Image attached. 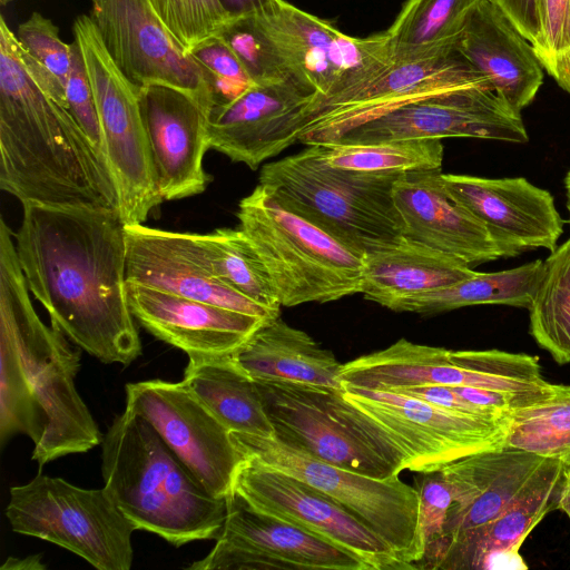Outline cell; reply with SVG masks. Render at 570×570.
I'll list each match as a JSON object with an SVG mask.
<instances>
[{"instance_id": "1", "label": "cell", "mask_w": 570, "mask_h": 570, "mask_svg": "<svg viewBox=\"0 0 570 570\" xmlns=\"http://www.w3.org/2000/svg\"><path fill=\"white\" fill-rule=\"evenodd\" d=\"M13 238L29 292L52 326L107 364L128 365L141 354L128 303L126 224L119 210L22 204Z\"/></svg>"}, {"instance_id": "2", "label": "cell", "mask_w": 570, "mask_h": 570, "mask_svg": "<svg viewBox=\"0 0 570 570\" xmlns=\"http://www.w3.org/2000/svg\"><path fill=\"white\" fill-rule=\"evenodd\" d=\"M0 187L21 204L119 210L107 161L71 115L63 87L0 16Z\"/></svg>"}, {"instance_id": "3", "label": "cell", "mask_w": 570, "mask_h": 570, "mask_svg": "<svg viewBox=\"0 0 570 570\" xmlns=\"http://www.w3.org/2000/svg\"><path fill=\"white\" fill-rule=\"evenodd\" d=\"M13 232L0 220V444L16 434L33 442L40 468L101 444L104 436L75 377L80 351L47 326L31 303Z\"/></svg>"}, {"instance_id": "4", "label": "cell", "mask_w": 570, "mask_h": 570, "mask_svg": "<svg viewBox=\"0 0 570 570\" xmlns=\"http://www.w3.org/2000/svg\"><path fill=\"white\" fill-rule=\"evenodd\" d=\"M101 446L104 487L136 530L175 547L219 537L227 498L210 494L146 419L126 407Z\"/></svg>"}, {"instance_id": "5", "label": "cell", "mask_w": 570, "mask_h": 570, "mask_svg": "<svg viewBox=\"0 0 570 570\" xmlns=\"http://www.w3.org/2000/svg\"><path fill=\"white\" fill-rule=\"evenodd\" d=\"M400 175L333 167L316 145H309L264 165L258 184L283 206L363 255L404 236L393 198Z\"/></svg>"}, {"instance_id": "6", "label": "cell", "mask_w": 570, "mask_h": 570, "mask_svg": "<svg viewBox=\"0 0 570 570\" xmlns=\"http://www.w3.org/2000/svg\"><path fill=\"white\" fill-rule=\"evenodd\" d=\"M237 217L282 306L361 293L363 255L283 206L265 186L258 184L240 200Z\"/></svg>"}, {"instance_id": "7", "label": "cell", "mask_w": 570, "mask_h": 570, "mask_svg": "<svg viewBox=\"0 0 570 570\" xmlns=\"http://www.w3.org/2000/svg\"><path fill=\"white\" fill-rule=\"evenodd\" d=\"M281 442L336 466L376 479L407 470V459L373 421L350 404L343 390L255 381Z\"/></svg>"}, {"instance_id": "8", "label": "cell", "mask_w": 570, "mask_h": 570, "mask_svg": "<svg viewBox=\"0 0 570 570\" xmlns=\"http://www.w3.org/2000/svg\"><path fill=\"white\" fill-rule=\"evenodd\" d=\"M243 455L291 474L345 508L381 537L412 569L423 559L425 544L420 527L416 488L394 475L376 479L316 459L275 436L230 433Z\"/></svg>"}, {"instance_id": "9", "label": "cell", "mask_w": 570, "mask_h": 570, "mask_svg": "<svg viewBox=\"0 0 570 570\" xmlns=\"http://www.w3.org/2000/svg\"><path fill=\"white\" fill-rule=\"evenodd\" d=\"M6 514L17 533L39 538L81 557L98 570H129L134 524L110 493L39 473L10 489Z\"/></svg>"}, {"instance_id": "10", "label": "cell", "mask_w": 570, "mask_h": 570, "mask_svg": "<svg viewBox=\"0 0 570 570\" xmlns=\"http://www.w3.org/2000/svg\"><path fill=\"white\" fill-rule=\"evenodd\" d=\"M342 384L386 391L409 385L471 386L538 399L553 383L537 356L500 350L453 351L401 338L342 364Z\"/></svg>"}, {"instance_id": "11", "label": "cell", "mask_w": 570, "mask_h": 570, "mask_svg": "<svg viewBox=\"0 0 570 570\" xmlns=\"http://www.w3.org/2000/svg\"><path fill=\"white\" fill-rule=\"evenodd\" d=\"M92 88L104 154L116 184L126 225L144 224L160 197L142 120L139 90L116 66L90 16L72 24Z\"/></svg>"}, {"instance_id": "12", "label": "cell", "mask_w": 570, "mask_h": 570, "mask_svg": "<svg viewBox=\"0 0 570 570\" xmlns=\"http://www.w3.org/2000/svg\"><path fill=\"white\" fill-rule=\"evenodd\" d=\"M257 14L295 82L315 94L309 119L362 88L393 62L385 31L351 37L285 0H273Z\"/></svg>"}, {"instance_id": "13", "label": "cell", "mask_w": 570, "mask_h": 570, "mask_svg": "<svg viewBox=\"0 0 570 570\" xmlns=\"http://www.w3.org/2000/svg\"><path fill=\"white\" fill-rule=\"evenodd\" d=\"M343 396L389 435L412 472L438 471L461 458L504 446L507 414L472 415L401 393L350 384H343Z\"/></svg>"}, {"instance_id": "14", "label": "cell", "mask_w": 570, "mask_h": 570, "mask_svg": "<svg viewBox=\"0 0 570 570\" xmlns=\"http://www.w3.org/2000/svg\"><path fill=\"white\" fill-rule=\"evenodd\" d=\"M479 138L524 144L520 112L492 88L470 86L430 94L385 109L345 130L331 144Z\"/></svg>"}, {"instance_id": "15", "label": "cell", "mask_w": 570, "mask_h": 570, "mask_svg": "<svg viewBox=\"0 0 570 570\" xmlns=\"http://www.w3.org/2000/svg\"><path fill=\"white\" fill-rule=\"evenodd\" d=\"M90 18L120 71L136 86L161 85L213 101L198 63L164 22L151 0H90Z\"/></svg>"}, {"instance_id": "16", "label": "cell", "mask_w": 570, "mask_h": 570, "mask_svg": "<svg viewBox=\"0 0 570 570\" xmlns=\"http://www.w3.org/2000/svg\"><path fill=\"white\" fill-rule=\"evenodd\" d=\"M232 491L253 508L352 553L367 570L412 569L345 508L291 474L243 458Z\"/></svg>"}, {"instance_id": "17", "label": "cell", "mask_w": 570, "mask_h": 570, "mask_svg": "<svg viewBox=\"0 0 570 570\" xmlns=\"http://www.w3.org/2000/svg\"><path fill=\"white\" fill-rule=\"evenodd\" d=\"M126 401V407L154 426L210 494H230L243 455L229 430L183 381L129 383Z\"/></svg>"}, {"instance_id": "18", "label": "cell", "mask_w": 570, "mask_h": 570, "mask_svg": "<svg viewBox=\"0 0 570 570\" xmlns=\"http://www.w3.org/2000/svg\"><path fill=\"white\" fill-rule=\"evenodd\" d=\"M216 544L190 570H367L355 556L230 492Z\"/></svg>"}, {"instance_id": "19", "label": "cell", "mask_w": 570, "mask_h": 570, "mask_svg": "<svg viewBox=\"0 0 570 570\" xmlns=\"http://www.w3.org/2000/svg\"><path fill=\"white\" fill-rule=\"evenodd\" d=\"M315 94L294 81L254 85L208 116V145L235 163L257 169L299 141Z\"/></svg>"}, {"instance_id": "20", "label": "cell", "mask_w": 570, "mask_h": 570, "mask_svg": "<svg viewBox=\"0 0 570 570\" xmlns=\"http://www.w3.org/2000/svg\"><path fill=\"white\" fill-rule=\"evenodd\" d=\"M470 86L492 88L458 49L422 59L396 60L362 88L314 114L299 142L328 145L345 130L393 106Z\"/></svg>"}, {"instance_id": "21", "label": "cell", "mask_w": 570, "mask_h": 570, "mask_svg": "<svg viewBox=\"0 0 570 570\" xmlns=\"http://www.w3.org/2000/svg\"><path fill=\"white\" fill-rule=\"evenodd\" d=\"M561 460L548 459L528 489L492 520L425 549L417 569H528L519 551L537 524L557 507Z\"/></svg>"}, {"instance_id": "22", "label": "cell", "mask_w": 570, "mask_h": 570, "mask_svg": "<svg viewBox=\"0 0 570 570\" xmlns=\"http://www.w3.org/2000/svg\"><path fill=\"white\" fill-rule=\"evenodd\" d=\"M139 102L163 200L205 191L210 181L203 166L209 114L187 94L161 85L140 87Z\"/></svg>"}, {"instance_id": "23", "label": "cell", "mask_w": 570, "mask_h": 570, "mask_svg": "<svg viewBox=\"0 0 570 570\" xmlns=\"http://www.w3.org/2000/svg\"><path fill=\"white\" fill-rule=\"evenodd\" d=\"M441 181L450 197L489 229L508 257L529 249L557 248L564 222L548 190L523 177L484 178L442 173Z\"/></svg>"}, {"instance_id": "24", "label": "cell", "mask_w": 570, "mask_h": 570, "mask_svg": "<svg viewBox=\"0 0 570 570\" xmlns=\"http://www.w3.org/2000/svg\"><path fill=\"white\" fill-rule=\"evenodd\" d=\"M127 282L219 305L266 321L278 314L223 283L210 269L193 233L126 225Z\"/></svg>"}, {"instance_id": "25", "label": "cell", "mask_w": 570, "mask_h": 570, "mask_svg": "<svg viewBox=\"0 0 570 570\" xmlns=\"http://www.w3.org/2000/svg\"><path fill=\"white\" fill-rule=\"evenodd\" d=\"M441 174V169L413 170L396 179L393 198L403 235L470 267L508 257L489 229L450 197Z\"/></svg>"}, {"instance_id": "26", "label": "cell", "mask_w": 570, "mask_h": 570, "mask_svg": "<svg viewBox=\"0 0 570 570\" xmlns=\"http://www.w3.org/2000/svg\"><path fill=\"white\" fill-rule=\"evenodd\" d=\"M130 311L149 333L188 356L237 351L266 320L127 282Z\"/></svg>"}, {"instance_id": "27", "label": "cell", "mask_w": 570, "mask_h": 570, "mask_svg": "<svg viewBox=\"0 0 570 570\" xmlns=\"http://www.w3.org/2000/svg\"><path fill=\"white\" fill-rule=\"evenodd\" d=\"M547 460L503 446L461 458L440 469L453 499L440 540L499 515L528 489Z\"/></svg>"}, {"instance_id": "28", "label": "cell", "mask_w": 570, "mask_h": 570, "mask_svg": "<svg viewBox=\"0 0 570 570\" xmlns=\"http://www.w3.org/2000/svg\"><path fill=\"white\" fill-rule=\"evenodd\" d=\"M456 49L518 112L532 102L543 82L532 46L491 0H479L472 8Z\"/></svg>"}, {"instance_id": "29", "label": "cell", "mask_w": 570, "mask_h": 570, "mask_svg": "<svg viewBox=\"0 0 570 570\" xmlns=\"http://www.w3.org/2000/svg\"><path fill=\"white\" fill-rule=\"evenodd\" d=\"M475 273L459 258L402 236L363 254L361 293L393 311L404 301Z\"/></svg>"}, {"instance_id": "30", "label": "cell", "mask_w": 570, "mask_h": 570, "mask_svg": "<svg viewBox=\"0 0 570 570\" xmlns=\"http://www.w3.org/2000/svg\"><path fill=\"white\" fill-rule=\"evenodd\" d=\"M232 355L254 381L343 390L335 355L279 316L259 326Z\"/></svg>"}, {"instance_id": "31", "label": "cell", "mask_w": 570, "mask_h": 570, "mask_svg": "<svg viewBox=\"0 0 570 570\" xmlns=\"http://www.w3.org/2000/svg\"><path fill=\"white\" fill-rule=\"evenodd\" d=\"M232 354L188 356L183 382L230 433L274 436L256 382Z\"/></svg>"}, {"instance_id": "32", "label": "cell", "mask_w": 570, "mask_h": 570, "mask_svg": "<svg viewBox=\"0 0 570 570\" xmlns=\"http://www.w3.org/2000/svg\"><path fill=\"white\" fill-rule=\"evenodd\" d=\"M537 259L511 269L481 273L400 303L394 312L434 315L481 304L528 308L542 272Z\"/></svg>"}, {"instance_id": "33", "label": "cell", "mask_w": 570, "mask_h": 570, "mask_svg": "<svg viewBox=\"0 0 570 570\" xmlns=\"http://www.w3.org/2000/svg\"><path fill=\"white\" fill-rule=\"evenodd\" d=\"M479 0H406L385 31L393 61L415 60L456 49Z\"/></svg>"}, {"instance_id": "34", "label": "cell", "mask_w": 570, "mask_h": 570, "mask_svg": "<svg viewBox=\"0 0 570 570\" xmlns=\"http://www.w3.org/2000/svg\"><path fill=\"white\" fill-rule=\"evenodd\" d=\"M528 311L537 344L558 364L570 363V238L543 261Z\"/></svg>"}, {"instance_id": "35", "label": "cell", "mask_w": 570, "mask_h": 570, "mask_svg": "<svg viewBox=\"0 0 570 570\" xmlns=\"http://www.w3.org/2000/svg\"><path fill=\"white\" fill-rule=\"evenodd\" d=\"M193 234L212 272L223 283L279 315L282 304L273 281L240 228Z\"/></svg>"}, {"instance_id": "36", "label": "cell", "mask_w": 570, "mask_h": 570, "mask_svg": "<svg viewBox=\"0 0 570 570\" xmlns=\"http://www.w3.org/2000/svg\"><path fill=\"white\" fill-rule=\"evenodd\" d=\"M505 448L563 460L570 455V385L507 412Z\"/></svg>"}, {"instance_id": "37", "label": "cell", "mask_w": 570, "mask_h": 570, "mask_svg": "<svg viewBox=\"0 0 570 570\" xmlns=\"http://www.w3.org/2000/svg\"><path fill=\"white\" fill-rule=\"evenodd\" d=\"M316 146L326 164L350 170L403 174L441 169L443 163V145L438 139Z\"/></svg>"}, {"instance_id": "38", "label": "cell", "mask_w": 570, "mask_h": 570, "mask_svg": "<svg viewBox=\"0 0 570 570\" xmlns=\"http://www.w3.org/2000/svg\"><path fill=\"white\" fill-rule=\"evenodd\" d=\"M217 36L237 55L256 85L288 80L295 82L284 57L257 13L229 19Z\"/></svg>"}, {"instance_id": "39", "label": "cell", "mask_w": 570, "mask_h": 570, "mask_svg": "<svg viewBox=\"0 0 570 570\" xmlns=\"http://www.w3.org/2000/svg\"><path fill=\"white\" fill-rule=\"evenodd\" d=\"M188 53L204 73L213 108L230 104L256 85L237 55L217 35L191 47Z\"/></svg>"}, {"instance_id": "40", "label": "cell", "mask_w": 570, "mask_h": 570, "mask_svg": "<svg viewBox=\"0 0 570 570\" xmlns=\"http://www.w3.org/2000/svg\"><path fill=\"white\" fill-rule=\"evenodd\" d=\"M157 12L188 51L215 36L229 20L218 0H151Z\"/></svg>"}, {"instance_id": "41", "label": "cell", "mask_w": 570, "mask_h": 570, "mask_svg": "<svg viewBox=\"0 0 570 570\" xmlns=\"http://www.w3.org/2000/svg\"><path fill=\"white\" fill-rule=\"evenodd\" d=\"M24 50L66 89L72 63V43L59 37V28L33 11L16 33Z\"/></svg>"}, {"instance_id": "42", "label": "cell", "mask_w": 570, "mask_h": 570, "mask_svg": "<svg viewBox=\"0 0 570 570\" xmlns=\"http://www.w3.org/2000/svg\"><path fill=\"white\" fill-rule=\"evenodd\" d=\"M569 9L570 0H539L543 46L538 60L558 83L563 77L570 48Z\"/></svg>"}, {"instance_id": "43", "label": "cell", "mask_w": 570, "mask_h": 570, "mask_svg": "<svg viewBox=\"0 0 570 570\" xmlns=\"http://www.w3.org/2000/svg\"><path fill=\"white\" fill-rule=\"evenodd\" d=\"M72 46V63L65 89L68 108L99 155L106 160L96 101L88 72L80 48L75 40Z\"/></svg>"}, {"instance_id": "44", "label": "cell", "mask_w": 570, "mask_h": 570, "mask_svg": "<svg viewBox=\"0 0 570 570\" xmlns=\"http://www.w3.org/2000/svg\"><path fill=\"white\" fill-rule=\"evenodd\" d=\"M415 481L420 498V527L426 549L443 537L453 499L440 470L420 473Z\"/></svg>"}, {"instance_id": "45", "label": "cell", "mask_w": 570, "mask_h": 570, "mask_svg": "<svg viewBox=\"0 0 570 570\" xmlns=\"http://www.w3.org/2000/svg\"><path fill=\"white\" fill-rule=\"evenodd\" d=\"M532 46L535 57L542 51L543 35L539 13V0H491Z\"/></svg>"}, {"instance_id": "46", "label": "cell", "mask_w": 570, "mask_h": 570, "mask_svg": "<svg viewBox=\"0 0 570 570\" xmlns=\"http://www.w3.org/2000/svg\"><path fill=\"white\" fill-rule=\"evenodd\" d=\"M389 392H396L404 395L413 396L431 403L436 406L445 407L449 410L468 413L472 415L485 416V417H499L493 416L479 406L474 405L466 399H464L454 386L449 385H409L397 386L386 390ZM504 417V416H503Z\"/></svg>"}, {"instance_id": "47", "label": "cell", "mask_w": 570, "mask_h": 570, "mask_svg": "<svg viewBox=\"0 0 570 570\" xmlns=\"http://www.w3.org/2000/svg\"><path fill=\"white\" fill-rule=\"evenodd\" d=\"M273 0H218L229 19L258 13L266 9Z\"/></svg>"}, {"instance_id": "48", "label": "cell", "mask_w": 570, "mask_h": 570, "mask_svg": "<svg viewBox=\"0 0 570 570\" xmlns=\"http://www.w3.org/2000/svg\"><path fill=\"white\" fill-rule=\"evenodd\" d=\"M557 509L570 519V455L561 460V476L558 485Z\"/></svg>"}, {"instance_id": "49", "label": "cell", "mask_w": 570, "mask_h": 570, "mask_svg": "<svg viewBox=\"0 0 570 570\" xmlns=\"http://www.w3.org/2000/svg\"><path fill=\"white\" fill-rule=\"evenodd\" d=\"M41 554H32L26 558L7 559L1 570H43L46 566L41 562Z\"/></svg>"}, {"instance_id": "50", "label": "cell", "mask_w": 570, "mask_h": 570, "mask_svg": "<svg viewBox=\"0 0 570 570\" xmlns=\"http://www.w3.org/2000/svg\"><path fill=\"white\" fill-rule=\"evenodd\" d=\"M569 38H570V9H569ZM558 85L562 89H564L566 91H568L570 94V48H569V55H568L564 73H563L561 81Z\"/></svg>"}, {"instance_id": "51", "label": "cell", "mask_w": 570, "mask_h": 570, "mask_svg": "<svg viewBox=\"0 0 570 570\" xmlns=\"http://www.w3.org/2000/svg\"><path fill=\"white\" fill-rule=\"evenodd\" d=\"M564 188H566V195H567V209L569 213V220H570V170L568 171V174L564 178Z\"/></svg>"}, {"instance_id": "52", "label": "cell", "mask_w": 570, "mask_h": 570, "mask_svg": "<svg viewBox=\"0 0 570 570\" xmlns=\"http://www.w3.org/2000/svg\"><path fill=\"white\" fill-rule=\"evenodd\" d=\"M13 0H0V4H1V7H6L7 4H9Z\"/></svg>"}]
</instances>
